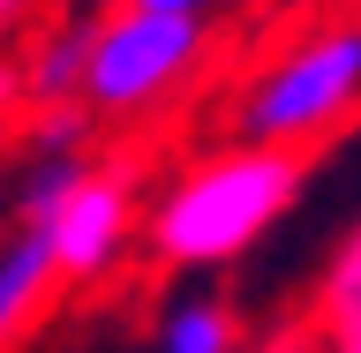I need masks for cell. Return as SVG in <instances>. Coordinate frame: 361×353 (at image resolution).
Here are the masks:
<instances>
[{"label": "cell", "mask_w": 361, "mask_h": 353, "mask_svg": "<svg viewBox=\"0 0 361 353\" xmlns=\"http://www.w3.org/2000/svg\"><path fill=\"white\" fill-rule=\"evenodd\" d=\"M309 8H346V0H309Z\"/></svg>", "instance_id": "9a60e30c"}, {"label": "cell", "mask_w": 361, "mask_h": 353, "mask_svg": "<svg viewBox=\"0 0 361 353\" xmlns=\"http://www.w3.org/2000/svg\"><path fill=\"white\" fill-rule=\"evenodd\" d=\"M16 120H23L16 158H90V143H98V120L83 106H30Z\"/></svg>", "instance_id": "9c48e42d"}, {"label": "cell", "mask_w": 361, "mask_h": 353, "mask_svg": "<svg viewBox=\"0 0 361 353\" xmlns=\"http://www.w3.org/2000/svg\"><path fill=\"white\" fill-rule=\"evenodd\" d=\"M309 316H316V338L331 353H361V233L346 225L316 271V293H309Z\"/></svg>", "instance_id": "8992f818"}, {"label": "cell", "mask_w": 361, "mask_h": 353, "mask_svg": "<svg viewBox=\"0 0 361 353\" xmlns=\"http://www.w3.org/2000/svg\"><path fill=\"white\" fill-rule=\"evenodd\" d=\"M121 8H143V16H180V23H211L226 0H121Z\"/></svg>", "instance_id": "8fae6325"}, {"label": "cell", "mask_w": 361, "mask_h": 353, "mask_svg": "<svg viewBox=\"0 0 361 353\" xmlns=\"http://www.w3.org/2000/svg\"><path fill=\"white\" fill-rule=\"evenodd\" d=\"M211 61V23L180 16H143V8H98L90 16V53H83V98L75 106L98 128H135L173 98L196 68Z\"/></svg>", "instance_id": "3957f363"}, {"label": "cell", "mask_w": 361, "mask_h": 353, "mask_svg": "<svg viewBox=\"0 0 361 353\" xmlns=\"http://www.w3.org/2000/svg\"><path fill=\"white\" fill-rule=\"evenodd\" d=\"M16 113H23V90H16V61L0 53V128H8Z\"/></svg>", "instance_id": "7c38bea8"}, {"label": "cell", "mask_w": 361, "mask_h": 353, "mask_svg": "<svg viewBox=\"0 0 361 353\" xmlns=\"http://www.w3.org/2000/svg\"><path fill=\"white\" fill-rule=\"evenodd\" d=\"M8 233H16V225H8V203H0V241H8Z\"/></svg>", "instance_id": "5bb4252c"}, {"label": "cell", "mask_w": 361, "mask_h": 353, "mask_svg": "<svg viewBox=\"0 0 361 353\" xmlns=\"http://www.w3.org/2000/svg\"><path fill=\"white\" fill-rule=\"evenodd\" d=\"M248 331H241V309L226 293H180L173 309L158 316V353H241Z\"/></svg>", "instance_id": "ba28073f"}, {"label": "cell", "mask_w": 361, "mask_h": 353, "mask_svg": "<svg viewBox=\"0 0 361 353\" xmlns=\"http://www.w3.org/2000/svg\"><path fill=\"white\" fill-rule=\"evenodd\" d=\"M361 90V30L346 16L301 30L293 45H279L233 98V143H264V151L309 158L324 135H338L354 120Z\"/></svg>", "instance_id": "7a4b0ae2"}, {"label": "cell", "mask_w": 361, "mask_h": 353, "mask_svg": "<svg viewBox=\"0 0 361 353\" xmlns=\"http://www.w3.org/2000/svg\"><path fill=\"white\" fill-rule=\"evenodd\" d=\"M301 180H309V158H293V151L219 143V151L188 158L158 188V203L135 218V233L151 248V264H166V271L241 264L248 248L301 203Z\"/></svg>", "instance_id": "6da1fadb"}, {"label": "cell", "mask_w": 361, "mask_h": 353, "mask_svg": "<svg viewBox=\"0 0 361 353\" xmlns=\"http://www.w3.org/2000/svg\"><path fill=\"white\" fill-rule=\"evenodd\" d=\"M53 293L61 286H53L38 241H30V233H8V241H0V353H16L23 338H30V323L45 316Z\"/></svg>", "instance_id": "52a82bcc"}, {"label": "cell", "mask_w": 361, "mask_h": 353, "mask_svg": "<svg viewBox=\"0 0 361 353\" xmlns=\"http://www.w3.org/2000/svg\"><path fill=\"white\" fill-rule=\"evenodd\" d=\"M45 8H53V0H0V53H16V38L45 16Z\"/></svg>", "instance_id": "30bf717a"}, {"label": "cell", "mask_w": 361, "mask_h": 353, "mask_svg": "<svg viewBox=\"0 0 361 353\" xmlns=\"http://www.w3.org/2000/svg\"><path fill=\"white\" fill-rule=\"evenodd\" d=\"M241 353H309L301 338H279V346H241Z\"/></svg>", "instance_id": "4fadbf2b"}, {"label": "cell", "mask_w": 361, "mask_h": 353, "mask_svg": "<svg viewBox=\"0 0 361 353\" xmlns=\"http://www.w3.org/2000/svg\"><path fill=\"white\" fill-rule=\"evenodd\" d=\"M83 53H90V8H45L16 38V90L30 106H75L83 98Z\"/></svg>", "instance_id": "5b68a950"}, {"label": "cell", "mask_w": 361, "mask_h": 353, "mask_svg": "<svg viewBox=\"0 0 361 353\" xmlns=\"http://www.w3.org/2000/svg\"><path fill=\"white\" fill-rule=\"evenodd\" d=\"M135 218H143V211H135L128 173L90 158V173L53 203L45 225H30V241H38L53 286H90V278H106V271L135 248Z\"/></svg>", "instance_id": "277c9868"}]
</instances>
